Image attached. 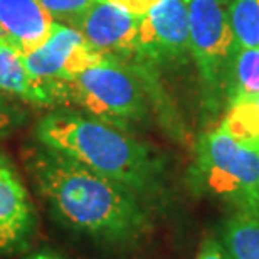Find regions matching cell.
Instances as JSON below:
<instances>
[{
  "mask_svg": "<svg viewBox=\"0 0 259 259\" xmlns=\"http://www.w3.org/2000/svg\"><path fill=\"white\" fill-rule=\"evenodd\" d=\"M224 91L227 100L259 93V48H237L227 69Z\"/></svg>",
  "mask_w": 259,
  "mask_h": 259,
  "instance_id": "obj_14",
  "label": "cell"
},
{
  "mask_svg": "<svg viewBox=\"0 0 259 259\" xmlns=\"http://www.w3.org/2000/svg\"><path fill=\"white\" fill-rule=\"evenodd\" d=\"M25 167L56 219L93 241L128 249L153 231V209L138 195L58 150L32 145Z\"/></svg>",
  "mask_w": 259,
  "mask_h": 259,
  "instance_id": "obj_1",
  "label": "cell"
},
{
  "mask_svg": "<svg viewBox=\"0 0 259 259\" xmlns=\"http://www.w3.org/2000/svg\"><path fill=\"white\" fill-rule=\"evenodd\" d=\"M56 106L77 108L90 116L126 128L148 115L145 74L125 61L103 58L49 88Z\"/></svg>",
  "mask_w": 259,
  "mask_h": 259,
  "instance_id": "obj_3",
  "label": "cell"
},
{
  "mask_svg": "<svg viewBox=\"0 0 259 259\" xmlns=\"http://www.w3.org/2000/svg\"><path fill=\"white\" fill-rule=\"evenodd\" d=\"M227 259H259V219L246 214L227 217L221 229Z\"/></svg>",
  "mask_w": 259,
  "mask_h": 259,
  "instance_id": "obj_13",
  "label": "cell"
},
{
  "mask_svg": "<svg viewBox=\"0 0 259 259\" xmlns=\"http://www.w3.org/2000/svg\"><path fill=\"white\" fill-rule=\"evenodd\" d=\"M190 179L197 190L219 199L232 212L259 219V152L236 142L221 126L199 138Z\"/></svg>",
  "mask_w": 259,
  "mask_h": 259,
  "instance_id": "obj_4",
  "label": "cell"
},
{
  "mask_svg": "<svg viewBox=\"0 0 259 259\" xmlns=\"http://www.w3.org/2000/svg\"><path fill=\"white\" fill-rule=\"evenodd\" d=\"M24 259H66L64 256H61L59 252L56 251H51V249H39V251H34L30 252L27 257Z\"/></svg>",
  "mask_w": 259,
  "mask_h": 259,
  "instance_id": "obj_20",
  "label": "cell"
},
{
  "mask_svg": "<svg viewBox=\"0 0 259 259\" xmlns=\"http://www.w3.org/2000/svg\"><path fill=\"white\" fill-rule=\"evenodd\" d=\"M56 22L74 25L96 0H39Z\"/></svg>",
  "mask_w": 259,
  "mask_h": 259,
  "instance_id": "obj_16",
  "label": "cell"
},
{
  "mask_svg": "<svg viewBox=\"0 0 259 259\" xmlns=\"http://www.w3.org/2000/svg\"><path fill=\"white\" fill-rule=\"evenodd\" d=\"M227 15L237 48H259V0H232Z\"/></svg>",
  "mask_w": 259,
  "mask_h": 259,
  "instance_id": "obj_15",
  "label": "cell"
},
{
  "mask_svg": "<svg viewBox=\"0 0 259 259\" xmlns=\"http://www.w3.org/2000/svg\"><path fill=\"white\" fill-rule=\"evenodd\" d=\"M35 231V210L12 162L0 153V252L27 246Z\"/></svg>",
  "mask_w": 259,
  "mask_h": 259,
  "instance_id": "obj_9",
  "label": "cell"
},
{
  "mask_svg": "<svg viewBox=\"0 0 259 259\" xmlns=\"http://www.w3.org/2000/svg\"><path fill=\"white\" fill-rule=\"evenodd\" d=\"M185 2H187V4H189V2H190V0H185Z\"/></svg>",
  "mask_w": 259,
  "mask_h": 259,
  "instance_id": "obj_21",
  "label": "cell"
},
{
  "mask_svg": "<svg viewBox=\"0 0 259 259\" xmlns=\"http://www.w3.org/2000/svg\"><path fill=\"white\" fill-rule=\"evenodd\" d=\"M101 58L103 56L88 44L84 35L76 27L56 22L46 42L32 53L24 54V64L30 76L49 91L54 82L77 74Z\"/></svg>",
  "mask_w": 259,
  "mask_h": 259,
  "instance_id": "obj_7",
  "label": "cell"
},
{
  "mask_svg": "<svg viewBox=\"0 0 259 259\" xmlns=\"http://www.w3.org/2000/svg\"><path fill=\"white\" fill-rule=\"evenodd\" d=\"M140 19L121 5L96 0L72 27L84 35L96 53L128 61L138 58Z\"/></svg>",
  "mask_w": 259,
  "mask_h": 259,
  "instance_id": "obj_8",
  "label": "cell"
},
{
  "mask_svg": "<svg viewBox=\"0 0 259 259\" xmlns=\"http://www.w3.org/2000/svg\"><path fill=\"white\" fill-rule=\"evenodd\" d=\"M54 25L39 0H0V37L22 54L44 44Z\"/></svg>",
  "mask_w": 259,
  "mask_h": 259,
  "instance_id": "obj_10",
  "label": "cell"
},
{
  "mask_svg": "<svg viewBox=\"0 0 259 259\" xmlns=\"http://www.w3.org/2000/svg\"><path fill=\"white\" fill-rule=\"evenodd\" d=\"M34 137L37 143L132 190L152 209L162 205L167 197V168L162 155L126 128L74 108H59L40 118Z\"/></svg>",
  "mask_w": 259,
  "mask_h": 259,
  "instance_id": "obj_2",
  "label": "cell"
},
{
  "mask_svg": "<svg viewBox=\"0 0 259 259\" xmlns=\"http://www.w3.org/2000/svg\"><path fill=\"white\" fill-rule=\"evenodd\" d=\"M189 56V4L160 0L140 19L138 58L168 64L184 63Z\"/></svg>",
  "mask_w": 259,
  "mask_h": 259,
  "instance_id": "obj_6",
  "label": "cell"
},
{
  "mask_svg": "<svg viewBox=\"0 0 259 259\" xmlns=\"http://www.w3.org/2000/svg\"><path fill=\"white\" fill-rule=\"evenodd\" d=\"M219 126L236 142L259 152V93L229 100Z\"/></svg>",
  "mask_w": 259,
  "mask_h": 259,
  "instance_id": "obj_12",
  "label": "cell"
},
{
  "mask_svg": "<svg viewBox=\"0 0 259 259\" xmlns=\"http://www.w3.org/2000/svg\"><path fill=\"white\" fill-rule=\"evenodd\" d=\"M189 46L190 58L205 84L224 90L227 69L237 49L226 0H190Z\"/></svg>",
  "mask_w": 259,
  "mask_h": 259,
  "instance_id": "obj_5",
  "label": "cell"
},
{
  "mask_svg": "<svg viewBox=\"0 0 259 259\" xmlns=\"http://www.w3.org/2000/svg\"><path fill=\"white\" fill-rule=\"evenodd\" d=\"M195 259H227V254L222 247V242L214 239V237H205L202 241Z\"/></svg>",
  "mask_w": 259,
  "mask_h": 259,
  "instance_id": "obj_18",
  "label": "cell"
},
{
  "mask_svg": "<svg viewBox=\"0 0 259 259\" xmlns=\"http://www.w3.org/2000/svg\"><path fill=\"white\" fill-rule=\"evenodd\" d=\"M101 2L118 4V5H121V7H125L126 10H130L132 14L142 17V15L147 14L155 4H158L160 0H101Z\"/></svg>",
  "mask_w": 259,
  "mask_h": 259,
  "instance_id": "obj_19",
  "label": "cell"
},
{
  "mask_svg": "<svg viewBox=\"0 0 259 259\" xmlns=\"http://www.w3.org/2000/svg\"><path fill=\"white\" fill-rule=\"evenodd\" d=\"M0 90L39 106H56L48 88L34 79L24 64V54L0 37Z\"/></svg>",
  "mask_w": 259,
  "mask_h": 259,
  "instance_id": "obj_11",
  "label": "cell"
},
{
  "mask_svg": "<svg viewBox=\"0 0 259 259\" xmlns=\"http://www.w3.org/2000/svg\"><path fill=\"white\" fill-rule=\"evenodd\" d=\"M25 120V113L20 108L10 105L4 98H0V137L14 132L22 125Z\"/></svg>",
  "mask_w": 259,
  "mask_h": 259,
  "instance_id": "obj_17",
  "label": "cell"
}]
</instances>
